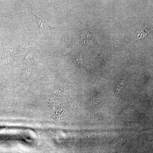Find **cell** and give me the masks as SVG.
<instances>
[{
    "instance_id": "6da1fadb",
    "label": "cell",
    "mask_w": 153,
    "mask_h": 153,
    "mask_svg": "<svg viewBox=\"0 0 153 153\" xmlns=\"http://www.w3.org/2000/svg\"><path fill=\"white\" fill-rule=\"evenodd\" d=\"M82 39L84 44L86 45H90L93 43V38L92 33L88 30L82 31L81 36Z\"/></svg>"
},
{
    "instance_id": "7a4b0ae2",
    "label": "cell",
    "mask_w": 153,
    "mask_h": 153,
    "mask_svg": "<svg viewBox=\"0 0 153 153\" xmlns=\"http://www.w3.org/2000/svg\"><path fill=\"white\" fill-rule=\"evenodd\" d=\"M82 54L77 55L73 58V61L75 64L79 67H82L87 70L84 66L83 59Z\"/></svg>"
},
{
    "instance_id": "3957f363",
    "label": "cell",
    "mask_w": 153,
    "mask_h": 153,
    "mask_svg": "<svg viewBox=\"0 0 153 153\" xmlns=\"http://www.w3.org/2000/svg\"><path fill=\"white\" fill-rule=\"evenodd\" d=\"M31 69H29L27 70H26L24 72V76L25 77H28L29 74L31 73Z\"/></svg>"
},
{
    "instance_id": "277c9868",
    "label": "cell",
    "mask_w": 153,
    "mask_h": 153,
    "mask_svg": "<svg viewBox=\"0 0 153 153\" xmlns=\"http://www.w3.org/2000/svg\"><path fill=\"white\" fill-rule=\"evenodd\" d=\"M72 49L70 48H65L63 53L64 55H66L70 53Z\"/></svg>"
}]
</instances>
